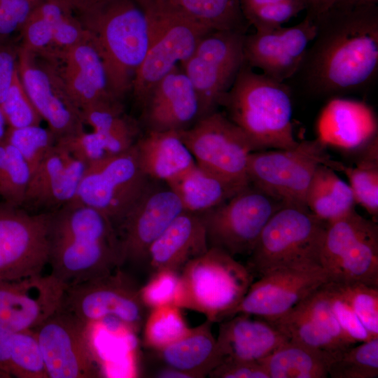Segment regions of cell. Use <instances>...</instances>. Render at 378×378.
I'll return each mask as SVG.
<instances>
[{
	"instance_id": "obj_30",
	"label": "cell",
	"mask_w": 378,
	"mask_h": 378,
	"mask_svg": "<svg viewBox=\"0 0 378 378\" xmlns=\"http://www.w3.org/2000/svg\"><path fill=\"white\" fill-rule=\"evenodd\" d=\"M348 183L332 168L321 164L315 170L306 195V206L318 219L329 223L355 209Z\"/></svg>"
},
{
	"instance_id": "obj_17",
	"label": "cell",
	"mask_w": 378,
	"mask_h": 378,
	"mask_svg": "<svg viewBox=\"0 0 378 378\" xmlns=\"http://www.w3.org/2000/svg\"><path fill=\"white\" fill-rule=\"evenodd\" d=\"M184 211L175 192L163 182L150 180L139 200L116 226L125 264L146 269L148 251Z\"/></svg>"
},
{
	"instance_id": "obj_2",
	"label": "cell",
	"mask_w": 378,
	"mask_h": 378,
	"mask_svg": "<svg viewBox=\"0 0 378 378\" xmlns=\"http://www.w3.org/2000/svg\"><path fill=\"white\" fill-rule=\"evenodd\" d=\"M50 213L48 265L66 288L122 268L118 235L107 216L75 202Z\"/></svg>"
},
{
	"instance_id": "obj_1",
	"label": "cell",
	"mask_w": 378,
	"mask_h": 378,
	"mask_svg": "<svg viewBox=\"0 0 378 378\" xmlns=\"http://www.w3.org/2000/svg\"><path fill=\"white\" fill-rule=\"evenodd\" d=\"M314 21L316 36L293 76L302 88L331 98L371 87L378 73L377 4L331 6Z\"/></svg>"
},
{
	"instance_id": "obj_7",
	"label": "cell",
	"mask_w": 378,
	"mask_h": 378,
	"mask_svg": "<svg viewBox=\"0 0 378 378\" xmlns=\"http://www.w3.org/2000/svg\"><path fill=\"white\" fill-rule=\"evenodd\" d=\"M151 24V39L147 54L134 76L131 90L142 104L153 87L186 61L201 38L211 31L167 0H138Z\"/></svg>"
},
{
	"instance_id": "obj_19",
	"label": "cell",
	"mask_w": 378,
	"mask_h": 378,
	"mask_svg": "<svg viewBox=\"0 0 378 378\" xmlns=\"http://www.w3.org/2000/svg\"><path fill=\"white\" fill-rule=\"evenodd\" d=\"M329 281L321 266L281 268L270 271L253 281L234 309L238 314L272 321L279 318Z\"/></svg>"
},
{
	"instance_id": "obj_21",
	"label": "cell",
	"mask_w": 378,
	"mask_h": 378,
	"mask_svg": "<svg viewBox=\"0 0 378 378\" xmlns=\"http://www.w3.org/2000/svg\"><path fill=\"white\" fill-rule=\"evenodd\" d=\"M66 286L52 274L0 279V326L33 330L61 307Z\"/></svg>"
},
{
	"instance_id": "obj_9",
	"label": "cell",
	"mask_w": 378,
	"mask_h": 378,
	"mask_svg": "<svg viewBox=\"0 0 378 378\" xmlns=\"http://www.w3.org/2000/svg\"><path fill=\"white\" fill-rule=\"evenodd\" d=\"M321 266L329 281L378 287V225L355 209L327 223Z\"/></svg>"
},
{
	"instance_id": "obj_15",
	"label": "cell",
	"mask_w": 378,
	"mask_h": 378,
	"mask_svg": "<svg viewBox=\"0 0 378 378\" xmlns=\"http://www.w3.org/2000/svg\"><path fill=\"white\" fill-rule=\"evenodd\" d=\"M61 307L34 331L48 378H97L102 375L90 327Z\"/></svg>"
},
{
	"instance_id": "obj_16",
	"label": "cell",
	"mask_w": 378,
	"mask_h": 378,
	"mask_svg": "<svg viewBox=\"0 0 378 378\" xmlns=\"http://www.w3.org/2000/svg\"><path fill=\"white\" fill-rule=\"evenodd\" d=\"M50 216L0 204V279L43 272L48 262Z\"/></svg>"
},
{
	"instance_id": "obj_36",
	"label": "cell",
	"mask_w": 378,
	"mask_h": 378,
	"mask_svg": "<svg viewBox=\"0 0 378 378\" xmlns=\"http://www.w3.org/2000/svg\"><path fill=\"white\" fill-rule=\"evenodd\" d=\"M31 175L21 153L7 141L1 142L0 196L5 204L22 208Z\"/></svg>"
},
{
	"instance_id": "obj_47",
	"label": "cell",
	"mask_w": 378,
	"mask_h": 378,
	"mask_svg": "<svg viewBox=\"0 0 378 378\" xmlns=\"http://www.w3.org/2000/svg\"><path fill=\"white\" fill-rule=\"evenodd\" d=\"M36 8V7H35ZM21 47L34 53L49 56L52 51V25L35 8L22 26Z\"/></svg>"
},
{
	"instance_id": "obj_34",
	"label": "cell",
	"mask_w": 378,
	"mask_h": 378,
	"mask_svg": "<svg viewBox=\"0 0 378 378\" xmlns=\"http://www.w3.org/2000/svg\"><path fill=\"white\" fill-rule=\"evenodd\" d=\"M378 139L368 144L356 166L349 167L338 162L337 171L348 178L356 204H358L374 219L378 216Z\"/></svg>"
},
{
	"instance_id": "obj_50",
	"label": "cell",
	"mask_w": 378,
	"mask_h": 378,
	"mask_svg": "<svg viewBox=\"0 0 378 378\" xmlns=\"http://www.w3.org/2000/svg\"><path fill=\"white\" fill-rule=\"evenodd\" d=\"M214 378H270L258 361L224 360L209 374Z\"/></svg>"
},
{
	"instance_id": "obj_45",
	"label": "cell",
	"mask_w": 378,
	"mask_h": 378,
	"mask_svg": "<svg viewBox=\"0 0 378 378\" xmlns=\"http://www.w3.org/2000/svg\"><path fill=\"white\" fill-rule=\"evenodd\" d=\"M56 144L88 165L114 155L107 136L95 131L68 135L58 139Z\"/></svg>"
},
{
	"instance_id": "obj_13",
	"label": "cell",
	"mask_w": 378,
	"mask_h": 378,
	"mask_svg": "<svg viewBox=\"0 0 378 378\" xmlns=\"http://www.w3.org/2000/svg\"><path fill=\"white\" fill-rule=\"evenodd\" d=\"M150 181L139 166L133 146L125 152L88 165L73 202L102 213L116 227Z\"/></svg>"
},
{
	"instance_id": "obj_37",
	"label": "cell",
	"mask_w": 378,
	"mask_h": 378,
	"mask_svg": "<svg viewBox=\"0 0 378 378\" xmlns=\"http://www.w3.org/2000/svg\"><path fill=\"white\" fill-rule=\"evenodd\" d=\"M143 327L144 344L154 351L177 341L190 330L181 312V308L174 304L150 309Z\"/></svg>"
},
{
	"instance_id": "obj_31",
	"label": "cell",
	"mask_w": 378,
	"mask_h": 378,
	"mask_svg": "<svg viewBox=\"0 0 378 378\" xmlns=\"http://www.w3.org/2000/svg\"><path fill=\"white\" fill-rule=\"evenodd\" d=\"M70 153L55 144L31 175L22 208L48 213L50 202L67 190L70 176L66 163Z\"/></svg>"
},
{
	"instance_id": "obj_59",
	"label": "cell",
	"mask_w": 378,
	"mask_h": 378,
	"mask_svg": "<svg viewBox=\"0 0 378 378\" xmlns=\"http://www.w3.org/2000/svg\"><path fill=\"white\" fill-rule=\"evenodd\" d=\"M67 1H74V0H67Z\"/></svg>"
},
{
	"instance_id": "obj_18",
	"label": "cell",
	"mask_w": 378,
	"mask_h": 378,
	"mask_svg": "<svg viewBox=\"0 0 378 378\" xmlns=\"http://www.w3.org/2000/svg\"><path fill=\"white\" fill-rule=\"evenodd\" d=\"M36 60V54L19 46L18 71L33 105L56 141L84 131L81 111L69 94L55 62Z\"/></svg>"
},
{
	"instance_id": "obj_12",
	"label": "cell",
	"mask_w": 378,
	"mask_h": 378,
	"mask_svg": "<svg viewBox=\"0 0 378 378\" xmlns=\"http://www.w3.org/2000/svg\"><path fill=\"white\" fill-rule=\"evenodd\" d=\"M178 132L197 165L237 186L250 183L247 165L254 148L224 112H211Z\"/></svg>"
},
{
	"instance_id": "obj_46",
	"label": "cell",
	"mask_w": 378,
	"mask_h": 378,
	"mask_svg": "<svg viewBox=\"0 0 378 378\" xmlns=\"http://www.w3.org/2000/svg\"><path fill=\"white\" fill-rule=\"evenodd\" d=\"M305 10L302 0H286L243 11L248 25L258 31H268L282 24Z\"/></svg>"
},
{
	"instance_id": "obj_11",
	"label": "cell",
	"mask_w": 378,
	"mask_h": 378,
	"mask_svg": "<svg viewBox=\"0 0 378 378\" xmlns=\"http://www.w3.org/2000/svg\"><path fill=\"white\" fill-rule=\"evenodd\" d=\"M121 269L66 287L61 308L88 325L113 318L137 332L149 309L141 299V287Z\"/></svg>"
},
{
	"instance_id": "obj_6",
	"label": "cell",
	"mask_w": 378,
	"mask_h": 378,
	"mask_svg": "<svg viewBox=\"0 0 378 378\" xmlns=\"http://www.w3.org/2000/svg\"><path fill=\"white\" fill-rule=\"evenodd\" d=\"M177 306L198 312L211 322L228 318L239 304L254 275L225 251L209 247L180 272Z\"/></svg>"
},
{
	"instance_id": "obj_33",
	"label": "cell",
	"mask_w": 378,
	"mask_h": 378,
	"mask_svg": "<svg viewBox=\"0 0 378 378\" xmlns=\"http://www.w3.org/2000/svg\"><path fill=\"white\" fill-rule=\"evenodd\" d=\"M184 14L211 31L246 33L248 26L239 0H167Z\"/></svg>"
},
{
	"instance_id": "obj_27",
	"label": "cell",
	"mask_w": 378,
	"mask_h": 378,
	"mask_svg": "<svg viewBox=\"0 0 378 378\" xmlns=\"http://www.w3.org/2000/svg\"><path fill=\"white\" fill-rule=\"evenodd\" d=\"M134 146L142 172L152 181L168 183L196 163L178 131H148Z\"/></svg>"
},
{
	"instance_id": "obj_24",
	"label": "cell",
	"mask_w": 378,
	"mask_h": 378,
	"mask_svg": "<svg viewBox=\"0 0 378 378\" xmlns=\"http://www.w3.org/2000/svg\"><path fill=\"white\" fill-rule=\"evenodd\" d=\"M50 59L55 62L69 94L80 111L120 102L110 92L102 60L90 41L58 51Z\"/></svg>"
},
{
	"instance_id": "obj_48",
	"label": "cell",
	"mask_w": 378,
	"mask_h": 378,
	"mask_svg": "<svg viewBox=\"0 0 378 378\" xmlns=\"http://www.w3.org/2000/svg\"><path fill=\"white\" fill-rule=\"evenodd\" d=\"M326 287L339 324L352 340L360 343L378 337L365 328L349 304L336 291L330 281L326 284Z\"/></svg>"
},
{
	"instance_id": "obj_23",
	"label": "cell",
	"mask_w": 378,
	"mask_h": 378,
	"mask_svg": "<svg viewBox=\"0 0 378 378\" xmlns=\"http://www.w3.org/2000/svg\"><path fill=\"white\" fill-rule=\"evenodd\" d=\"M378 122L373 108L363 101L331 97L319 113L316 139L327 148L346 151L362 149L377 136Z\"/></svg>"
},
{
	"instance_id": "obj_44",
	"label": "cell",
	"mask_w": 378,
	"mask_h": 378,
	"mask_svg": "<svg viewBox=\"0 0 378 378\" xmlns=\"http://www.w3.org/2000/svg\"><path fill=\"white\" fill-rule=\"evenodd\" d=\"M181 291L180 273L172 270L152 273L146 284L140 288L141 299L149 310L167 304L177 306Z\"/></svg>"
},
{
	"instance_id": "obj_35",
	"label": "cell",
	"mask_w": 378,
	"mask_h": 378,
	"mask_svg": "<svg viewBox=\"0 0 378 378\" xmlns=\"http://www.w3.org/2000/svg\"><path fill=\"white\" fill-rule=\"evenodd\" d=\"M268 321L288 340L316 349L332 360L346 349L326 334L299 304L285 315Z\"/></svg>"
},
{
	"instance_id": "obj_53",
	"label": "cell",
	"mask_w": 378,
	"mask_h": 378,
	"mask_svg": "<svg viewBox=\"0 0 378 378\" xmlns=\"http://www.w3.org/2000/svg\"><path fill=\"white\" fill-rule=\"evenodd\" d=\"M307 10L306 16L313 20L326 11L333 4L334 0H302Z\"/></svg>"
},
{
	"instance_id": "obj_57",
	"label": "cell",
	"mask_w": 378,
	"mask_h": 378,
	"mask_svg": "<svg viewBox=\"0 0 378 378\" xmlns=\"http://www.w3.org/2000/svg\"><path fill=\"white\" fill-rule=\"evenodd\" d=\"M8 125L0 108V142L5 140Z\"/></svg>"
},
{
	"instance_id": "obj_55",
	"label": "cell",
	"mask_w": 378,
	"mask_h": 378,
	"mask_svg": "<svg viewBox=\"0 0 378 378\" xmlns=\"http://www.w3.org/2000/svg\"><path fill=\"white\" fill-rule=\"evenodd\" d=\"M242 12L248 9L275 4L286 0H239Z\"/></svg>"
},
{
	"instance_id": "obj_3",
	"label": "cell",
	"mask_w": 378,
	"mask_h": 378,
	"mask_svg": "<svg viewBox=\"0 0 378 378\" xmlns=\"http://www.w3.org/2000/svg\"><path fill=\"white\" fill-rule=\"evenodd\" d=\"M99 55L111 94L118 100L131 90L151 39L149 16L138 0L69 2Z\"/></svg>"
},
{
	"instance_id": "obj_32",
	"label": "cell",
	"mask_w": 378,
	"mask_h": 378,
	"mask_svg": "<svg viewBox=\"0 0 378 378\" xmlns=\"http://www.w3.org/2000/svg\"><path fill=\"white\" fill-rule=\"evenodd\" d=\"M331 360L316 349L288 340L258 362L270 378H326Z\"/></svg>"
},
{
	"instance_id": "obj_28",
	"label": "cell",
	"mask_w": 378,
	"mask_h": 378,
	"mask_svg": "<svg viewBox=\"0 0 378 378\" xmlns=\"http://www.w3.org/2000/svg\"><path fill=\"white\" fill-rule=\"evenodd\" d=\"M211 323L207 320L190 328L181 339L156 351L165 366L185 372L192 378L209 375L223 361L211 331Z\"/></svg>"
},
{
	"instance_id": "obj_51",
	"label": "cell",
	"mask_w": 378,
	"mask_h": 378,
	"mask_svg": "<svg viewBox=\"0 0 378 378\" xmlns=\"http://www.w3.org/2000/svg\"><path fill=\"white\" fill-rule=\"evenodd\" d=\"M19 47L8 40L0 41V104L8 93L18 69Z\"/></svg>"
},
{
	"instance_id": "obj_60",
	"label": "cell",
	"mask_w": 378,
	"mask_h": 378,
	"mask_svg": "<svg viewBox=\"0 0 378 378\" xmlns=\"http://www.w3.org/2000/svg\"><path fill=\"white\" fill-rule=\"evenodd\" d=\"M76 1V0H74V1Z\"/></svg>"
},
{
	"instance_id": "obj_29",
	"label": "cell",
	"mask_w": 378,
	"mask_h": 378,
	"mask_svg": "<svg viewBox=\"0 0 378 378\" xmlns=\"http://www.w3.org/2000/svg\"><path fill=\"white\" fill-rule=\"evenodd\" d=\"M167 184L178 197L184 211L198 214L216 207L244 188L196 163Z\"/></svg>"
},
{
	"instance_id": "obj_20",
	"label": "cell",
	"mask_w": 378,
	"mask_h": 378,
	"mask_svg": "<svg viewBox=\"0 0 378 378\" xmlns=\"http://www.w3.org/2000/svg\"><path fill=\"white\" fill-rule=\"evenodd\" d=\"M316 33L314 21L305 16L292 27L245 34L244 57L253 69L279 82L294 76L299 70L306 51Z\"/></svg>"
},
{
	"instance_id": "obj_4",
	"label": "cell",
	"mask_w": 378,
	"mask_h": 378,
	"mask_svg": "<svg viewBox=\"0 0 378 378\" xmlns=\"http://www.w3.org/2000/svg\"><path fill=\"white\" fill-rule=\"evenodd\" d=\"M255 151L295 147L291 89L256 73L245 61L222 105Z\"/></svg>"
},
{
	"instance_id": "obj_40",
	"label": "cell",
	"mask_w": 378,
	"mask_h": 378,
	"mask_svg": "<svg viewBox=\"0 0 378 378\" xmlns=\"http://www.w3.org/2000/svg\"><path fill=\"white\" fill-rule=\"evenodd\" d=\"M5 140L21 153L32 173L56 144L53 133L40 125L8 127Z\"/></svg>"
},
{
	"instance_id": "obj_25",
	"label": "cell",
	"mask_w": 378,
	"mask_h": 378,
	"mask_svg": "<svg viewBox=\"0 0 378 378\" xmlns=\"http://www.w3.org/2000/svg\"><path fill=\"white\" fill-rule=\"evenodd\" d=\"M206 229L200 214L183 211L151 245L146 269L179 272L192 259L207 251Z\"/></svg>"
},
{
	"instance_id": "obj_8",
	"label": "cell",
	"mask_w": 378,
	"mask_h": 378,
	"mask_svg": "<svg viewBox=\"0 0 378 378\" xmlns=\"http://www.w3.org/2000/svg\"><path fill=\"white\" fill-rule=\"evenodd\" d=\"M326 149L316 138L290 148L253 151L247 165L249 183L285 205L307 207V189L317 167L336 166Z\"/></svg>"
},
{
	"instance_id": "obj_58",
	"label": "cell",
	"mask_w": 378,
	"mask_h": 378,
	"mask_svg": "<svg viewBox=\"0 0 378 378\" xmlns=\"http://www.w3.org/2000/svg\"><path fill=\"white\" fill-rule=\"evenodd\" d=\"M10 376L0 369V378H9Z\"/></svg>"
},
{
	"instance_id": "obj_54",
	"label": "cell",
	"mask_w": 378,
	"mask_h": 378,
	"mask_svg": "<svg viewBox=\"0 0 378 378\" xmlns=\"http://www.w3.org/2000/svg\"><path fill=\"white\" fill-rule=\"evenodd\" d=\"M155 375L156 377L161 378H192L185 372L167 366L159 370Z\"/></svg>"
},
{
	"instance_id": "obj_22",
	"label": "cell",
	"mask_w": 378,
	"mask_h": 378,
	"mask_svg": "<svg viewBox=\"0 0 378 378\" xmlns=\"http://www.w3.org/2000/svg\"><path fill=\"white\" fill-rule=\"evenodd\" d=\"M141 106L148 131H181L202 117L193 85L178 66L153 87Z\"/></svg>"
},
{
	"instance_id": "obj_5",
	"label": "cell",
	"mask_w": 378,
	"mask_h": 378,
	"mask_svg": "<svg viewBox=\"0 0 378 378\" xmlns=\"http://www.w3.org/2000/svg\"><path fill=\"white\" fill-rule=\"evenodd\" d=\"M326 226L307 207L285 205L267 223L246 266L259 277L277 269L321 266Z\"/></svg>"
},
{
	"instance_id": "obj_41",
	"label": "cell",
	"mask_w": 378,
	"mask_h": 378,
	"mask_svg": "<svg viewBox=\"0 0 378 378\" xmlns=\"http://www.w3.org/2000/svg\"><path fill=\"white\" fill-rule=\"evenodd\" d=\"M330 282L349 304L365 328L378 337V287L361 283Z\"/></svg>"
},
{
	"instance_id": "obj_43",
	"label": "cell",
	"mask_w": 378,
	"mask_h": 378,
	"mask_svg": "<svg viewBox=\"0 0 378 378\" xmlns=\"http://www.w3.org/2000/svg\"><path fill=\"white\" fill-rule=\"evenodd\" d=\"M0 108L8 127L38 125L42 120L22 83L18 69Z\"/></svg>"
},
{
	"instance_id": "obj_52",
	"label": "cell",
	"mask_w": 378,
	"mask_h": 378,
	"mask_svg": "<svg viewBox=\"0 0 378 378\" xmlns=\"http://www.w3.org/2000/svg\"><path fill=\"white\" fill-rule=\"evenodd\" d=\"M13 332L0 326V369L10 377V351Z\"/></svg>"
},
{
	"instance_id": "obj_39",
	"label": "cell",
	"mask_w": 378,
	"mask_h": 378,
	"mask_svg": "<svg viewBox=\"0 0 378 378\" xmlns=\"http://www.w3.org/2000/svg\"><path fill=\"white\" fill-rule=\"evenodd\" d=\"M10 374L18 378H48L41 349L34 330L13 332Z\"/></svg>"
},
{
	"instance_id": "obj_38",
	"label": "cell",
	"mask_w": 378,
	"mask_h": 378,
	"mask_svg": "<svg viewBox=\"0 0 378 378\" xmlns=\"http://www.w3.org/2000/svg\"><path fill=\"white\" fill-rule=\"evenodd\" d=\"M331 378H377L378 337L351 346L329 363Z\"/></svg>"
},
{
	"instance_id": "obj_42",
	"label": "cell",
	"mask_w": 378,
	"mask_h": 378,
	"mask_svg": "<svg viewBox=\"0 0 378 378\" xmlns=\"http://www.w3.org/2000/svg\"><path fill=\"white\" fill-rule=\"evenodd\" d=\"M299 305L326 334L342 346L347 348L357 343L339 324L332 308L326 284Z\"/></svg>"
},
{
	"instance_id": "obj_14",
	"label": "cell",
	"mask_w": 378,
	"mask_h": 378,
	"mask_svg": "<svg viewBox=\"0 0 378 378\" xmlns=\"http://www.w3.org/2000/svg\"><path fill=\"white\" fill-rule=\"evenodd\" d=\"M238 31H211L197 45L182 69L198 97L202 117L217 110L244 63L245 34Z\"/></svg>"
},
{
	"instance_id": "obj_56",
	"label": "cell",
	"mask_w": 378,
	"mask_h": 378,
	"mask_svg": "<svg viewBox=\"0 0 378 378\" xmlns=\"http://www.w3.org/2000/svg\"><path fill=\"white\" fill-rule=\"evenodd\" d=\"M378 0H334L332 6L356 7L377 4Z\"/></svg>"
},
{
	"instance_id": "obj_26",
	"label": "cell",
	"mask_w": 378,
	"mask_h": 378,
	"mask_svg": "<svg viewBox=\"0 0 378 378\" xmlns=\"http://www.w3.org/2000/svg\"><path fill=\"white\" fill-rule=\"evenodd\" d=\"M287 341L270 321L245 314L222 321L216 338L223 361H259Z\"/></svg>"
},
{
	"instance_id": "obj_49",
	"label": "cell",
	"mask_w": 378,
	"mask_h": 378,
	"mask_svg": "<svg viewBox=\"0 0 378 378\" xmlns=\"http://www.w3.org/2000/svg\"><path fill=\"white\" fill-rule=\"evenodd\" d=\"M41 0H0V41L20 31Z\"/></svg>"
},
{
	"instance_id": "obj_10",
	"label": "cell",
	"mask_w": 378,
	"mask_h": 378,
	"mask_svg": "<svg viewBox=\"0 0 378 378\" xmlns=\"http://www.w3.org/2000/svg\"><path fill=\"white\" fill-rule=\"evenodd\" d=\"M285 204L251 183L201 214L209 247L248 255L271 217Z\"/></svg>"
}]
</instances>
